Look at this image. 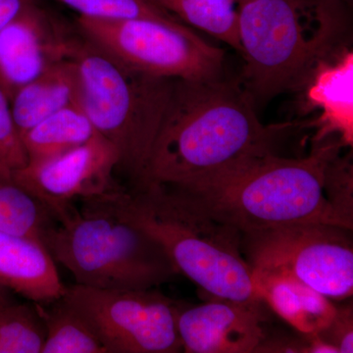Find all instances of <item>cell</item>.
I'll list each match as a JSON object with an SVG mask.
<instances>
[{
	"label": "cell",
	"instance_id": "17",
	"mask_svg": "<svg viewBox=\"0 0 353 353\" xmlns=\"http://www.w3.org/2000/svg\"><path fill=\"white\" fill-rule=\"evenodd\" d=\"M95 134L88 116L75 101L21 134V141L27 163H34L69 152Z\"/></svg>",
	"mask_w": 353,
	"mask_h": 353
},
{
	"label": "cell",
	"instance_id": "14",
	"mask_svg": "<svg viewBox=\"0 0 353 353\" xmlns=\"http://www.w3.org/2000/svg\"><path fill=\"white\" fill-rule=\"evenodd\" d=\"M0 285L32 303H52L66 285L41 241L0 231Z\"/></svg>",
	"mask_w": 353,
	"mask_h": 353
},
{
	"label": "cell",
	"instance_id": "16",
	"mask_svg": "<svg viewBox=\"0 0 353 353\" xmlns=\"http://www.w3.org/2000/svg\"><path fill=\"white\" fill-rule=\"evenodd\" d=\"M77 90L76 66L68 55L48 65L23 85L10 101L13 122L20 137L44 118L75 102Z\"/></svg>",
	"mask_w": 353,
	"mask_h": 353
},
{
	"label": "cell",
	"instance_id": "24",
	"mask_svg": "<svg viewBox=\"0 0 353 353\" xmlns=\"http://www.w3.org/2000/svg\"><path fill=\"white\" fill-rule=\"evenodd\" d=\"M255 352H287V353H339L338 350L325 343L316 334H303L301 338H265Z\"/></svg>",
	"mask_w": 353,
	"mask_h": 353
},
{
	"label": "cell",
	"instance_id": "1",
	"mask_svg": "<svg viewBox=\"0 0 353 353\" xmlns=\"http://www.w3.org/2000/svg\"><path fill=\"white\" fill-rule=\"evenodd\" d=\"M239 81L175 80L145 171L136 185L180 187L274 152L292 123L264 125Z\"/></svg>",
	"mask_w": 353,
	"mask_h": 353
},
{
	"label": "cell",
	"instance_id": "13",
	"mask_svg": "<svg viewBox=\"0 0 353 353\" xmlns=\"http://www.w3.org/2000/svg\"><path fill=\"white\" fill-rule=\"evenodd\" d=\"M69 41L51 29L34 4L0 29V85L9 101L48 65L68 55Z\"/></svg>",
	"mask_w": 353,
	"mask_h": 353
},
{
	"label": "cell",
	"instance_id": "15",
	"mask_svg": "<svg viewBox=\"0 0 353 353\" xmlns=\"http://www.w3.org/2000/svg\"><path fill=\"white\" fill-rule=\"evenodd\" d=\"M260 299L279 317L301 334H316L336 314L332 299L296 279L253 270Z\"/></svg>",
	"mask_w": 353,
	"mask_h": 353
},
{
	"label": "cell",
	"instance_id": "7",
	"mask_svg": "<svg viewBox=\"0 0 353 353\" xmlns=\"http://www.w3.org/2000/svg\"><path fill=\"white\" fill-rule=\"evenodd\" d=\"M78 27L83 38L148 75L187 81L224 76V51L182 23L79 16Z\"/></svg>",
	"mask_w": 353,
	"mask_h": 353
},
{
	"label": "cell",
	"instance_id": "4",
	"mask_svg": "<svg viewBox=\"0 0 353 353\" xmlns=\"http://www.w3.org/2000/svg\"><path fill=\"white\" fill-rule=\"evenodd\" d=\"M336 0H245L238 6L241 85L253 102L299 90L319 60L343 43Z\"/></svg>",
	"mask_w": 353,
	"mask_h": 353
},
{
	"label": "cell",
	"instance_id": "6",
	"mask_svg": "<svg viewBox=\"0 0 353 353\" xmlns=\"http://www.w3.org/2000/svg\"><path fill=\"white\" fill-rule=\"evenodd\" d=\"M43 245L75 278L103 290H150L179 272L152 236L101 196L83 199L48 230Z\"/></svg>",
	"mask_w": 353,
	"mask_h": 353
},
{
	"label": "cell",
	"instance_id": "12",
	"mask_svg": "<svg viewBox=\"0 0 353 353\" xmlns=\"http://www.w3.org/2000/svg\"><path fill=\"white\" fill-rule=\"evenodd\" d=\"M297 92L303 110L315 112L312 143L336 138L345 148L353 145V52L341 43L317 62Z\"/></svg>",
	"mask_w": 353,
	"mask_h": 353
},
{
	"label": "cell",
	"instance_id": "8",
	"mask_svg": "<svg viewBox=\"0 0 353 353\" xmlns=\"http://www.w3.org/2000/svg\"><path fill=\"white\" fill-rule=\"evenodd\" d=\"M352 230L289 225L241 234V250L253 270L289 276L332 301L353 294Z\"/></svg>",
	"mask_w": 353,
	"mask_h": 353
},
{
	"label": "cell",
	"instance_id": "27",
	"mask_svg": "<svg viewBox=\"0 0 353 353\" xmlns=\"http://www.w3.org/2000/svg\"><path fill=\"white\" fill-rule=\"evenodd\" d=\"M12 292L6 288L0 285V306L7 305V304L14 303Z\"/></svg>",
	"mask_w": 353,
	"mask_h": 353
},
{
	"label": "cell",
	"instance_id": "22",
	"mask_svg": "<svg viewBox=\"0 0 353 353\" xmlns=\"http://www.w3.org/2000/svg\"><path fill=\"white\" fill-rule=\"evenodd\" d=\"M80 14V17L102 20L146 18L180 22L153 0H54ZM183 24V23H182Z\"/></svg>",
	"mask_w": 353,
	"mask_h": 353
},
{
	"label": "cell",
	"instance_id": "23",
	"mask_svg": "<svg viewBox=\"0 0 353 353\" xmlns=\"http://www.w3.org/2000/svg\"><path fill=\"white\" fill-rule=\"evenodd\" d=\"M0 161L11 171L23 168L27 157L11 114L10 101L0 85Z\"/></svg>",
	"mask_w": 353,
	"mask_h": 353
},
{
	"label": "cell",
	"instance_id": "11",
	"mask_svg": "<svg viewBox=\"0 0 353 353\" xmlns=\"http://www.w3.org/2000/svg\"><path fill=\"white\" fill-rule=\"evenodd\" d=\"M265 304L208 297L196 306L179 303L176 327L188 353H252L266 338Z\"/></svg>",
	"mask_w": 353,
	"mask_h": 353
},
{
	"label": "cell",
	"instance_id": "10",
	"mask_svg": "<svg viewBox=\"0 0 353 353\" xmlns=\"http://www.w3.org/2000/svg\"><path fill=\"white\" fill-rule=\"evenodd\" d=\"M119 166L117 148L95 134L69 152L12 171V180L46 204L57 221L79 201L119 189L114 180Z\"/></svg>",
	"mask_w": 353,
	"mask_h": 353
},
{
	"label": "cell",
	"instance_id": "2",
	"mask_svg": "<svg viewBox=\"0 0 353 353\" xmlns=\"http://www.w3.org/2000/svg\"><path fill=\"white\" fill-rule=\"evenodd\" d=\"M343 148L338 139L329 138L313 143L305 157L265 153L196 182L168 188L241 234L305 223L352 230L353 210L334 196L327 183L330 161Z\"/></svg>",
	"mask_w": 353,
	"mask_h": 353
},
{
	"label": "cell",
	"instance_id": "20",
	"mask_svg": "<svg viewBox=\"0 0 353 353\" xmlns=\"http://www.w3.org/2000/svg\"><path fill=\"white\" fill-rule=\"evenodd\" d=\"M55 222L57 218L46 204L13 180L0 179V231L43 243Z\"/></svg>",
	"mask_w": 353,
	"mask_h": 353
},
{
	"label": "cell",
	"instance_id": "19",
	"mask_svg": "<svg viewBox=\"0 0 353 353\" xmlns=\"http://www.w3.org/2000/svg\"><path fill=\"white\" fill-rule=\"evenodd\" d=\"M188 27L208 32L241 52L234 0H153Z\"/></svg>",
	"mask_w": 353,
	"mask_h": 353
},
{
	"label": "cell",
	"instance_id": "21",
	"mask_svg": "<svg viewBox=\"0 0 353 353\" xmlns=\"http://www.w3.org/2000/svg\"><path fill=\"white\" fill-rule=\"evenodd\" d=\"M46 328L34 303L0 306V353H41Z\"/></svg>",
	"mask_w": 353,
	"mask_h": 353
},
{
	"label": "cell",
	"instance_id": "18",
	"mask_svg": "<svg viewBox=\"0 0 353 353\" xmlns=\"http://www.w3.org/2000/svg\"><path fill=\"white\" fill-rule=\"evenodd\" d=\"M34 305L46 328L41 353H108L90 323L63 296Z\"/></svg>",
	"mask_w": 353,
	"mask_h": 353
},
{
	"label": "cell",
	"instance_id": "25",
	"mask_svg": "<svg viewBox=\"0 0 353 353\" xmlns=\"http://www.w3.org/2000/svg\"><path fill=\"white\" fill-rule=\"evenodd\" d=\"M325 343L333 345L339 353L353 352L352 304L336 307L331 323L317 334Z\"/></svg>",
	"mask_w": 353,
	"mask_h": 353
},
{
	"label": "cell",
	"instance_id": "9",
	"mask_svg": "<svg viewBox=\"0 0 353 353\" xmlns=\"http://www.w3.org/2000/svg\"><path fill=\"white\" fill-rule=\"evenodd\" d=\"M64 299L90 323L108 353L183 352L179 303L150 290L66 285Z\"/></svg>",
	"mask_w": 353,
	"mask_h": 353
},
{
	"label": "cell",
	"instance_id": "26",
	"mask_svg": "<svg viewBox=\"0 0 353 353\" xmlns=\"http://www.w3.org/2000/svg\"><path fill=\"white\" fill-rule=\"evenodd\" d=\"M32 0H0V29L27 10Z\"/></svg>",
	"mask_w": 353,
	"mask_h": 353
},
{
	"label": "cell",
	"instance_id": "5",
	"mask_svg": "<svg viewBox=\"0 0 353 353\" xmlns=\"http://www.w3.org/2000/svg\"><path fill=\"white\" fill-rule=\"evenodd\" d=\"M78 77L76 101L97 134L120 154L119 169L141 180L173 92V79L125 64L88 39H70Z\"/></svg>",
	"mask_w": 353,
	"mask_h": 353
},
{
	"label": "cell",
	"instance_id": "30",
	"mask_svg": "<svg viewBox=\"0 0 353 353\" xmlns=\"http://www.w3.org/2000/svg\"><path fill=\"white\" fill-rule=\"evenodd\" d=\"M243 1H245V0H234V2H236V4H241L243 3Z\"/></svg>",
	"mask_w": 353,
	"mask_h": 353
},
{
	"label": "cell",
	"instance_id": "3",
	"mask_svg": "<svg viewBox=\"0 0 353 353\" xmlns=\"http://www.w3.org/2000/svg\"><path fill=\"white\" fill-rule=\"evenodd\" d=\"M101 197L120 217L152 236L179 274L208 297L265 304L236 228L206 214L165 185L121 187Z\"/></svg>",
	"mask_w": 353,
	"mask_h": 353
},
{
	"label": "cell",
	"instance_id": "28",
	"mask_svg": "<svg viewBox=\"0 0 353 353\" xmlns=\"http://www.w3.org/2000/svg\"><path fill=\"white\" fill-rule=\"evenodd\" d=\"M0 179L4 180H12V171L6 164L0 161Z\"/></svg>",
	"mask_w": 353,
	"mask_h": 353
},
{
	"label": "cell",
	"instance_id": "29",
	"mask_svg": "<svg viewBox=\"0 0 353 353\" xmlns=\"http://www.w3.org/2000/svg\"><path fill=\"white\" fill-rule=\"evenodd\" d=\"M336 1L343 2V3L347 4L350 3V0H336Z\"/></svg>",
	"mask_w": 353,
	"mask_h": 353
}]
</instances>
